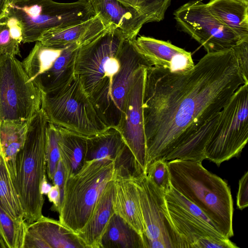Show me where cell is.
<instances>
[{
  "label": "cell",
  "instance_id": "cell-1",
  "mask_svg": "<svg viewBox=\"0 0 248 248\" xmlns=\"http://www.w3.org/2000/svg\"><path fill=\"white\" fill-rule=\"evenodd\" d=\"M244 83L232 48L207 53L184 73L147 68L143 98L146 168L217 115Z\"/></svg>",
  "mask_w": 248,
  "mask_h": 248
},
{
  "label": "cell",
  "instance_id": "cell-2",
  "mask_svg": "<svg viewBox=\"0 0 248 248\" xmlns=\"http://www.w3.org/2000/svg\"><path fill=\"white\" fill-rule=\"evenodd\" d=\"M167 165L171 186L200 208L223 235L233 236V200L227 183L200 162L177 159Z\"/></svg>",
  "mask_w": 248,
  "mask_h": 248
},
{
  "label": "cell",
  "instance_id": "cell-3",
  "mask_svg": "<svg viewBox=\"0 0 248 248\" xmlns=\"http://www.w3.org/2000/svg\"><path fill=\"white\" fill-rule=\"evenodd\" d=\"M48 122L41 108L29 121L24 142L16 156V175L13 183L28 225L43 216L45 200L40 187L46 176Z\"/></svg>",
  "mask_w": 248,
  "mask_h": 248
},
{
  "label": "cell",
  "instance_id": "cell-4",
  "mask_svg": "<svg viewBox=\"0 0 248 248\" xmlns=\"http://www.w3.org/2000/svg\"><path fill=\"white\" fill-rule=\"evenodd\" d=\"M114 175L113 160L86 161L79 171L66 179L59 221L78 233L89 220L99 195Z\"/></svg>",
  "mask_w": 248,
  "mask_h": 248
},
{
  "label": "cell",
  "instance_id": "cell-5",
  "mask_svg": "<svg viewBox=\"0 0 248 248\" xmlns=\"http://www.w3.org/2000/svg\"><path fill=\"white\" fill-rule=\"evenodd\" d=\"M41 108L49 122L86 137L98 135L109 128L75 76L61 88L42 93Z\"/></svg>",
  "mask_w": 248,
  "mask_h": 248
},
{
  "label": "cell",
  "instance_id": "cell-6",
  "mask_svg": "<svg viewBox=\"0 0 248 248\" xmlns=\"http://www.w3.org/2000/svg\"><path fill=\"white\" fill-rule=\"evenodd\" d=\"M7 10L20 23L23 43L38 41L49 30L71 26L95 16L88 0L71 3L53 0H22L8 3Z\"/></svg>",
  "mask_w": 248,
  "mask_h": 248
},
{
  "label": "cell",
  "instance_id": "cell-7",
  "mask_svg": "<svg viewBox=\"0 0 248 248\" xmlns=\"http://www.w3.org/2000/svg\"><path fill=\"white\" fill-rule=\"evenodd\" d=\"M248 140V83L240 86L220 111L205 150L217 166L239 155Z\"/></svg>",
  "mask_w": 248,
  "mask_h": 248
},
{
  "label": "cell",
  "instance_id": "cell-8",
  "mask_svg": "<svg viewBox=\"0 0 248 248\" xmlns=\"http://www.w3.org/2000/svg\"><path fill=\"white\" fill-rule=\"evenodd\" d=\"M136 39L126 38L121 53L120 65L109 73L91 99L98 116L108 127L117 128L118 125L137 70L142 66H152L139 50Z\"/></svg>",
  "mask_w": 248,
  "mask_h": 248
},
{
  "label": "cell",
  "instance_id": "cell-9",
  "mask_svg": "<svg viewBox=\"0 0 248 248\" xmlns=\"http://www.w3.org/2000/svg\"><path fill=\"white\" fill-rule=\"evenodd\" d=\"M42 92L16 57L0 55L1 121H29L41 108Z\"/></svg>",
  "mask_w": 248,
  "mask_h": 248
},
{
  "label": "cell",
  "instance_id": "cell-10",
  "mask_svg": "<svg viewBox=\"0 0 248 248\" xmlns=\"http://www.w3.org/2000/svg\"><path fill=\"white\" fill-rule=\"evenodd\" d=\"M80 46L78 44L49 46L37 41L22 64L30 80L42 93H48L61 88L74 77Z\"/></svg>",
  "mask_w": 248,
  "mask_h": 248
},
{
  "label": "cell",
  "instance_id": "cell-11",
  "mask_svg": "<svg viewBox=\"0 0 248 248\" xmlns=\"http://www.w3.org/2000/svg\"><path fill=\"white\" fill-rule=\"evenodd\" d=\"M127 37L106 29L99 35L80 46L77 55L74 76L92 99L99 90L107 71Z\"/></svg>",
  "mask_w": 248,
  "mask_h": 248
},
{
  "label": "cell",
  "instance_id": "cell-12",
  "mask_svg": "<svg viewBox=\"0 0 248 248\" xmlns=\"http://www.w3.org/2000/svg\"><path fill=\"white\" fill-rule=\"evenodd\" d=\"M144 227L145 248H185L164 213L165 192L145 172L134 177Z\"/></svg>",
  "mask_w": 248,
  "mask_h": 248
},
{
  "label": "cell",
  "instance_id": "cell-13",
  "mask_svg": "<svg viewBox=\"0 0 248 248\" xmlns=\"http://www.w3.org/2000/svg\"><path fill=\"white\" fill-rule=\"evenodd\" d=\"M174 15L180 28L207 53L232 48L242 39L222 24L201 0L187 2L177 9Z\"/></svg>",
  "mask_w": 248,
  "mask_h": 248
},
{
  "label": "cell",
  "instance_id": "cell-14",
  "mask_svg": "<svg viewBox=\"0 0 248 248\" xmlns=\"http://www.w3.org/2000/svg\"><path fill=\"white\" fill-rule=\"evenodd\" d=\"M164 213L185 248H193L202 237L227 238L200 208L171 185L164 194Z\"/></svg>",
  "mask_w": 248,
  "mask_h": 248
},
{
  "label": "cell",
  "instance_id": "cell-15",
  "mask_svg": "<svg viewBox=\"0 0 248 248\" xmlns=\"http://www.w3.org/2000/svg\"><path fill=\"white\" fill-rule=\"evenodd\" d=\"M142 66L136 72L128 90L119 123L120 132L137 164L144 171L146 166V146L144 129L143 98L146 71Z\"/></svg>",
  "mask_w": 248,
  "mask_h": 248
},
{
  "label": "cell",
  "instance_id": "cell-16",
  "mask_svg": "<svg viewBox=\"0 0 248 248\" xmlns=\"http://www.w3.org/2000/svg\"><path fill=\"white\" fill-rule=\"evenodd\" d=\"M95 15L106 29L118 31L131 39H136L147 18L137 9L118 0H88Z\"/></svg>",
  "mask_w": 248,
  "mask_h": 248
},
{
  "label": "cell",
  "instance_id": "cell-17",
  "mask_svg": "<svg viewBox=\"0 0 248 248\" xmlns=\"http://www.w3.org/2000/svg\"><path fill=\"white\" fill-rule=\"evenodd\" d=\"M135 42L152 66L167 68L174 73H184L195 65L190 52L169 42L144 36L138 37Z\"/></svg>",
  "mask_w": 248,
  "mask_h": 248
},
{
  "label": "cell",
  "instance_id": "cell-18",
  "mask_svg": "<svg viewBox=\"0 0 248 248\" xmlns=\"http://www.w3.org/2000/svg\"><path fill=\"white\" fill-rule=\"evenodd\" d=\"M134 178L130 175L115 174L113 208L114 213L129 224L143 238L144 223Z\"/></svg>",
  "mask_w": 248,
  "mask_h": 248
},
{
  "label": "cell",
  "instance_id": "cell-19",
  "mask_svg": "<svg viewBox=\"0 0 248 248\" xmlns=\"http://www.w3.org/2000/svg\"><path fill=\"white\" fill-rule=\"evenodd\" d=\"M114 180L108 183L99 195L92 215L77 234L85 248H101V240L114 211Z\"/></svg>",
  "mask_w": 248,
  "mask_h": 248
},
{
  "label": "cell",
  "instance_id": "cell-20",
  "mask_svg": "<svg viewBox=\"0 0 248 248\" xmlns=\"http://www.w3.org/2000/svg\"><path fill=\"white\" fill-rule=\"evenodd\" d=\"M105 29L99 17L95 15L81 23L49 30L44 33L38 41L45 45L57 47L73 44L81 46L101 34Z\"/></svg>",
  "mask_w": 248,
  "mask_h": 248
},
{
  "label": "cell",
  "instance_id": "cell-21",
  "mask_svg": "<svg viewBox=\"0 0 248 248\" xmlns=\"http://www.w3.org/2000/svg\"><path fill=\"white\" fill-rule=\"evenodd\" d=\"M27 231L39 237L46 248H85L76 233L59 220L44 216L28 225Z\"/></svg>",
  "mask_w": 248,
  "mask_h": 248
},
{
  "label": "cell",
  "instance_id": "cell-22",
  "mask_svg": "<svg viewBox=\"0 0 248 248\" xmlns=\"http://www.w3.org/2000/svg\"><path fill=\"white\" fill-rule=\"evenodd\" d=\"M57 127L61 159L65 170L66 179L76 173L85 164L88 137L61 127Z\"/></svg>",
  "mask_w": 248,
  "mask_h": 248
},
{
  "label": "cell",
  "instance_id": "cell-23",
  "mask_svg": "<svg viewBox=\"0 0 248 248\" xmlns=\"http://www.w3.org/2000/svg\"><path fill=\"white\" fill-rule=\"evenodd\" d=\"M219 113L178 144L163 159L168 161L177 159L200 163L206 159L205 148L215 129Z\"/></svg>",
  "mask_w": 248,
  "mask_h": 248
},
{
  "label": "cell",
  "instance_id": "cell-24",
  "mask_svg": "<svg viewBox=\"0 0 248 248\" xmlns=\"http://www.w3.org/2000/svg\"><path fill=\"white\" fill-rule=\"evenodd\" d=\"M211 13L241 39L248 38V3L237 0H211Z\"/></svg>",
  "mask_w": 248,
  "mask_h": 248
},
{
  "label": "cell",
  "instance_id": "cell-25",
  "mask_svg": "<svg viewBox=\"0 0 248 248\" xmlns=\"http://www.w3.org/2000/svg\"><path fill=\"white\" fill-rule=\"evenodd\" d=\"M28 122L1 121L0 153L4 158L12 181L16 175V156L24 142Z\"/></svg>",
  "mask_w": 248,
  "mask_h": 248
},
{
  "label": "cell",
  "instance_id": "cell-26",
  "mask_svg": "<svg viewBox=\"0 0 248 248\" xmlns=\"http://www.w3.org/2000/svg\"><path fill=\"white\" fill-rule=\"evenodd\" d=\"M101 248H145L142 237L116 213L101 240Z\"/></svg>",
  "mask_w": 248,
  "mask_h": 248
},
{
  "label": "cell",
  "instance_id": "cell-27",
  "mask_svg": "<svg viewBox=\"0 0 248 248\" xmlns=\"http://www.w3.org/2000/svg\"><path fill=\"white\" fill-rule=\"evenodd\" d=\"M126 145L117 129L109 127L98 135L88 137L86 161L110 158L114 162L122 154Z\"/></svg>",
  "mask_w": 248,
  "mask_h": 248
},
{
  "label": "cell",
  "instance_id": "cell-28",
  "mask_svg": "<svg viewBox=\"0 0 248 248\" xmlns=\"http://www.w3.org/2000/svg\"><path fill=\"white\" fill-rule=\"evenodd\" d=\"M0 207L13 219H24L22 207L4 157L0 155Z\"/></svg>",
  "mask_w": 248,
  "mask_h": 248
},
{
  "label": "cell",
  "instance_id": "cell-29",
  "mask_svg": "<svg viewBox=\"0 0 248 248\" xmlns=\"http://www.w3.org/2000/svg\"><path fill=\"white\" fill-rule=\"evenodd\" d=\"M23 31L18 19L7 9L0 18V55L21 57Z\"/></svg>",
  "mask_w": 248,
  "mask_h": 248
},
{
  "label": "cell",
  "instance_id": "cell-30",
  "mask_svg": "<svg viewBox=\"0 0 248 248\" xmlns=\"http://www.w3.org/2000/svg\"><path fill=\"white\" fill-rule=\"evenodd\" d=\"M28 224L11 217L0 207V231L8 248H23Z\"/></svg>",
  "mask_w": 248,
  "mask_h": 248
},
{
  "label": "cell",
  "instance_id": "cell-31",
  "mask_svg": "<svg viewBox=\"0 0 248 248\" xmlns=\"http://www.w3.org/2000/svg\"><path fill=\"white\" fill-rule=\"evenodd\" d=\"M137 9L148 22H159L164 18L165 14L171 0H118Z\"/></svg>",
  "mask_w": 248,
  "mask_h": 248
},
{
  "label": "cell",
  "instance_id": "cell-32",
  "mask_svg": "<svg viewBox=\"0 0 248 248\" xmlns=\"http://www.w3.org/2000/svg\"><path fill=\"white\" fill-rule=\"evenodd\" d=\"M58 140L59 132L57 126L48 122L46 150V173L51 181L61 158Z\"/></svg>",
  "mask_w": 248,
  "mask_h": 248
},
{
  "label": "cell",
  "instance_id": "cell-33",
  "mask_svg": "<svg viewBox=\"0 0 248 248\" xmlns=\"http://www.w3.org/2000/svg\"><path fill=\"white\" fill-rule=\"evenodd\" d=\"M145 173L152 182L165 193L171 186L167 161L163 159L155 160L149 164Z\"/></svg>",
  "mask_w": 248,
  "mask_h": 248
},
{
  "label": "cell",
  "instance_id": "cell-34",
  "mask_svg": "<svg viewBox=\"0 0 248 248\" xmlns=\"http://www.w3.org/2000/svg\"><path fill=\"white\" fill-rule=\"evenodd\" d=\"M242 78L248 83V38L241 39L232 48Z\"/></svg>",
  "mask_w": 248,
  "mask_h": 248
},
{
  "label": "cell",
  "instance_id": "cell-35",
  "mask_svg": "<svg viewBox=\"0 0 248 248\" xmlns=\"http://www.w3.org/2000/svg\"><path fill=\"white\" fill-rule=\"evenodd\" d=\"M193 248H238L228 238L202 237L194 245Z\"/></svg>",
  "mask_w": 248,
  "mask_h": 248
},
{
  "label": "cell",
  "instance_id": "cell-36",
  "mask_svg": "<svg viewBox=\"0 0 248 248\" xmlns=\"http://www.w3.org/2000/svg\"><path fill=\"white\" fill-rule=\"evenodd\" d=\"M236 204L238 208L243 210L248 205V171H246L239 181Z\"/></svg>",
  "mask_w": 248,
  "mask_h": 248
},
{
  "label": "cell",
  "instance_id": "cell-37",
  "mask_svg": "<svg viewBox=\"0 0 248 248\" xmlns=\"http://www.w3.org/2000/svg\"><path fill=\"white\" fill-rule=\"evenodd\" d=\"M66 180V173L64 166L60 158L58 162L57 168L54 173L52 182L53 185L57 186L59 189L61 197V206L63 201L64 195V188Z\"/></svg>",
  "mask_w": 248,
  "mask_h": 248
},
{
  "label": "cell",
  "instance_id": "cell-38",
  "mask_svg": "<svg viewBox=\"0 0 248 248\" xmlns=\"http://www.w3.org/2000/svg\"><path fill=\"white\" fill-rule=\"evenodd\" d=\"M47 195L49 202L53 203L52 210L59 213L61 206L60 192L59 187L57 186L53 185Z\"/></svg>",
  "mask_w": 248,
  "mask_h": 248
},
{
  "label": "cell",
  "instance_id": "cell-39",
  "mask_svg": "<svg viewBox=\"0 0 248 248\" xmlns=\"http://www.w3.org/2000/svg\"><path fill=\"white\" fill-rule=\"evenodd\" d=\"M52 186L47 182L46 176L42 182L40 187L41 193L42 195H47L52 188Z\"/></svg>",
  "mask_w": 248,
  "mask_h": 248
},
{
  "label": "cell",
  "instance_id": "cell-40",
  "mask_svg": "<svg viewBox=\"0 0 248 248\" xmlns=\"http://www.w3.org/2000/svg\"><path fill=\"white\" fill-rule=\"evenodd\" d=\"M8 4V0H0V18L5 13Z\"/></svg>",
  "mask_w": 248,
  "mask_h": 248
},
{
  "label": "cell",
  "instance_id": "cell-41",
  "mask_svg": "<svg viewBox=\"0 0 248 248\" xmlns=\"http://www.w3.org/2000/svg\"><path fill=\"white\" fill-rule=\"evenodd\" d=\"M0 248H8L4 237L0 231Z\"/></svg>",
  "mask_w": 248,
  "mask_h": 248
},
{
  "label": "cell",
  "instance_id": "cell-42",
  "mask_svg": "<svg viewBox=\"0 0 248 248\" xmlns=\"http://www.w3.org/2000/svg\"><path fill=\"white\" fill-rule=\"evenodd\" d=\"M22 0H8V3L14 2V1H20Z\"/></svg>",
  "mask_w": 248,
  "mask_h": 248
},
{
  "label": "cell",
  "instance_id": "cell-43",
  "mask_svg": "<svg viewBox=\"0 0 248 248\" xmlns=\"http://www.w3.org/2000/svg\"><path fill=\"white\" fill-rule=\"evenodd\" d=\"M237 0L241 1L244 2L248 3V0Z\"/></svg>",
  "mask_w": 248,
  "mask_h": 248
},
{
  "label": "cell",
  "instance_id": "cell-44",
  "mask_svg": "<svg viewBox=\"0 0 248 248\" xmlns=\"http://www.w3.org/2000/svg\"><path fill=\"white\" fill-rule=\"evenodd\" d=\"M1 120L0 118V125Z\"/></svg>",
  "mask_w": 248,
  "mask_h": 248
}]
</instances>
